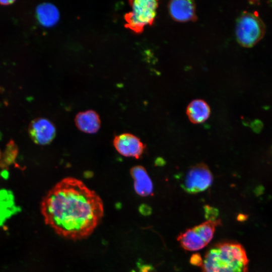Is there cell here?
<instances>
[{"label": "cell", "mask_w": 272, "mask_h": 272, "mask_svg": "<svg viewBox=\"0 0 272 272\" xmlns=\"http://www.w3.org/2000/svg\"><path fill=\"white\" fill-rule=\"evenodd\" d=\"M28 133L33 142L44 146L52 142L56 136V130L54 124L51 121L39 117L30 122Z\"/></svg>", "instance_id": "52a82bcc"}, {"label": "cell", "mask_w": 272, "mask_h": 272, "mask_svg": "<svg viewBox=\"0 0 272 272\" xmlns=\"http://www.w3.org/2000/svg\"><path fill=\"white\" fill-rule=\"evenodd\" d=\"M139 211L142 215L146 216L151 215L152 212L151 208L146 204L141 205L139 208Z\"/></svg>", "instance_id": "e0dca14e"}, {"label": "cell", "mask_w": 272, "mask_h": 272, "mask_svg": "<svg viewBox=\"0 0 272 272\" xmlns=\"http://www.w3.org/2000/svg\"><path fill=\"white\" fill-rule=\"evenodd\" d=\"M210 108L203 100L196 99L191 101L186 109V114L193 123L199 124L205 121L210 115Z\"/></svg>", "instance_id": "8fae6325"}, {"label": "cell", "mask_w": 272, "mask_h": 272, "mask_svg": "<svg viewBox=\"0 0 272 272\" xmlns=\"http://www.w3.org/2000/svg\"><path fill=\"white\" fill-rule=\"evenodd\" d=\"M177 240L184 250L190 251L199 250L207 245L193 227L180 233Z\"/></svg>", "instance_id": "7c38bea8"}, {"label": "cell", "mask_w": 272, "mask_h": 272, "mask_svg": "<svg viewBox=\"0 0 272 272\" xmlns=\"http://www.w3.org/2000/svg\"><path fill=\"white\" fill-rule=\"evenodd\" d=\"M2 153H1L0 151V164H1V160H2Z\"/></svg>", "instance_id": "cb8c5ba5"}, {"label": "cell", "mask_w": 272, "mask_h": 272, "mask_svg": "<svg viewBox=\"0 0 272 272\" xmlns=\"http://www.w3.org/2000/svg\"><path fill=\"white\" fill-rule=\"evenodd\" d=\"M41 210L46 223L57 234L73 240L90 236L104 216L99 195L72 177L62 179L48 191Z\"/></svg>", "instance_id": "6da1fadb"}, {"label": "cell", "mask_w": 272, "mask_h": 272, "mask_svg": "<svg viewBox=\"0 0 272 272\" xmlns=\"http://www.w3.org/2000/svg\"><path fill=\"white\" fill-rule=\"evenodd\" d=\"M156 164L159 166H162L165 164V161L161 158H157L155 161Z\"/></svg>", "instance_id": "ffe728a7"}, {"label": "cell", "mask_w": 272, "mask_h": 272, "mask_svg": "<svg viewBox=\"0 0 272 272\" xmlns=\"http://www.w3.org/2000/svg\"><path fill=\"white\" fill-rule=\"evenodd\" d=\"M36 16L40 24L46 27L55 25L59 19L58 9L50 3H43L36 8Z\"/></svg>", "instance_id": "4fadbf2b"}, {"label": "cell", "mask_w": 272, "mask_h": 272, "mask_svg": "<svg viewBox=\"0 0 272 272\" xmlns=\"http://www.w3.org/2000/svg\"><path fill=\"white\" fill-rule=\"evenodd\" d=\"M113 144L117 152L123 156L139 159L142 157L146 145L135 135L123 133L115 136Z\"/></svg>", "instance_id": "8992f818"}, {"label": "cell", "mask_w": 272, "mask_h": 272, "mask_svg": "<svg viewBox=\"0 0 272 272\" xmlns=\"http://www.w3.org/2000/svg\"><path fill=\"white\" fill-rule=\"evenodd\" d=\"M1 138H2V133L0 132V140H1Z\"/></svg>", "instance_id": "d4e9b609"}, {"label": "cell", "mask_w": 272, "mask_h": 272, "mask_svg": "<svg viewBox=\"0 0 272 272\" xmlns=\"http://www.w3.org/2000/svg\"><path fill=\"white\" fill-rule=\"evenodd\" d=\"M18 153L17 145L13 141H10L7 144L4 153H2L0 167L7 169L15 162Z\"/></svg>", "instance_id": "5bb4252c"}, {"label": "cell", "mask_w": 272, "mask_h": 272, "mask_svg": "<svg viewBox=\"0 0 272 272\" xmlns=\"http://www.w3.org/2000/svg\"><path fill=\"white\" fill-rule=\"evenodd\" d=\"M7 229H8V227H7V226H4L3 227V230H4V231H7Z\"/></svg>", "instance_id": "603a6c76"}, {"label": "cell", "mask_w": 272, "mask_h": 272, "mask_svg": "<svg viewBox=\"0 0 272 272\" xmlns=\"http://www.w3.org/2000/svg\"><path fill=\"white\" fill-rule=\"evenodd\" d=\"M1 176L5 179H7L8 178V176H9V174H8V172L7 170L6 169H4L2 172H1Z\"/></svg>", "instance_id": "7402d4cb"}, {"label": "cell", "mask_w": 272, "mask_h": 272, "mask_svg": "<svg viewBox=\"0 0 272 272\" xmlns=\"http://www.w3.org/2000/svg\"><path fill=\"white\" fill-rule=\"evenodd\" d=\"M265 27L261 19L255 14L243 13L238 19L235 33L238 42L249 47L255 45L263 36Z\"/></svg>", "instance_id": "277c9868"}, {"label": "cell", "mask_w": 272, "mask_h": 272, "mask_svg": "<svg viewBox=\"0 0 272 272\" xmlns=\"http://www.w3.org/2000/svg\"><path fill=\"white\" fill-rule=\"evenodd\" d=\"M75 123L80 130L90 134L96 133L101 127L100 116L92 110L78 113L75 118Z\"/></svg>", "instance_id": "30bf717a"}, {"label": "cell", "mask_w": 272, "mask_h": 272, "mask_svg": "<svg viewBox=\"0 0 272 272\" xmlns=\"http://www.w3.org/2000/svg\"><path fill=\"white\" fill-rule=\"evenodd\" d=\"M131 10L126 13L125 26L134 32H142L145 27L151 25L155 20L158 2L155 0L129 1Z\"/></svg>", "instance_id": "3957f363"}, {"label": "cell", "mask_w": 272, "mask_h": 272, "mask_svg": "<svg viewBox=\"0 0 272 272\" xmlns=\"http://www.w3.org/2000/svg\"><path fill=\"white\" fill-rule=\"evenodd\" d=\"M172 18L177 21L186 22L196 18L194 2L189 0H174L168 5Z\"/></svg>", "instance_id": "9c48e42d"}, {"label": "cell", "mask_w": 272, "mask_h": 272, "mask_svg": "<svg viewBox=\"0 0 272 272\" xmlns=\"http://www.w3.org/2000/svg\"><path fill=\"white\" fill-rule=\"evenodd\" d=\"M135 192L141 196L153 195V185L146 169L142 166L132 167L130 170Z\"/></svg>", "instance_id": "ba28073f"}, {"label": "cell", "mask_w": 272, "mask_h": 272, "mask_svg": "<svg viewBox=\"0 0 272 272\" xmlns=\"http://www.w3.org/2000/svg\"><path fill=\"white\" fill-rule=\"evenodd\" d=\"M247 218V216L243 214H239L237 217V220L240 222H244L246 221Z\"/></svg>", "instance_id": "d6986e66"}, {"label": "cell", "mask_w": 272, "mask_h": 272, "mask_svg": "<svg viewBox=\"0 0 272 272\" xmlns=\"http://www.w3.org/2000/svg\"><path fill=\"white\" fill-rule=\"evenodd\" d=\"M248 259L240 244L232 241L215 243L207 251L202 272H247Z\"/></svg>", "instance_id": "7a4b0ae2"}, {"label": "cell", "mask_w": 272, "mask_h": 272, "mask_svg": "<svg viewBox=\"0 0 272 272\" xmlns=\"http://www.w3.org/2000/svg\"><path fill=\"white\" fill-rule=\"evenodd\" d=\"M15 1H0V5L3 6H8L12 4Z\"/></svg>", "instance_id": "44dd1931"}, {"label": "cell", "mask_w": 272, "mask_h": 272, "mask_svg": "<svg viewBox=\"0 0 272 272\" xmlns=\"http://www.w3.org/2000/svg\"><path fill=\"white\" fill-rule=\"evenodd\" d=\"M213 176L208 166L200 163L186 172L181 187L187 193L195 194L206 190L212 184Z\"/></svg>", "instance_id": "5b68a950"}, {"label": "cell", "mask_w": 272, "mask_h": 272, "mask_svg": "<svg viewBox=\"0 0 272 272\" xmlns=\"http://www.w3.org/2000/svg\"><path fill=\"white\" fill-rule=\"evenodd\" d=\"M203 210L205 217L207 221H215L217 219L219 214L217 209L209 205H205Z\"/></svg>", "instance_id": "9a60e30c"}, {"label": "cell", "mask_w": 272, "mask_h": 272, "mask_svg": "<svg viewBox=\"0 0 272 272\" xmlns=\"http://www.w3.org/2000/svg\"><path fill=\"white\" fill-rule=\"evenodd\" d=\"M151 266L148 265H142L140 267V270L141 272H149L152 269Z\"/></svg>", "instance_id": "ac0fdd59"}, {"label": "cell", "mask_w": 272, "mask_h": 272, "mask_svg": "<svg viewBox=\"0 0 272 272\" xmlns=\"http://www.w3.org/2000/svg\"><path fill=\"white\" fill-rule=\"evenodd\" d=\"M189 262L193 265L201 267L203 259L199 253H194L191 256Z\"/></svg>", "instance_id": "2e32d148"}]
</instances>
